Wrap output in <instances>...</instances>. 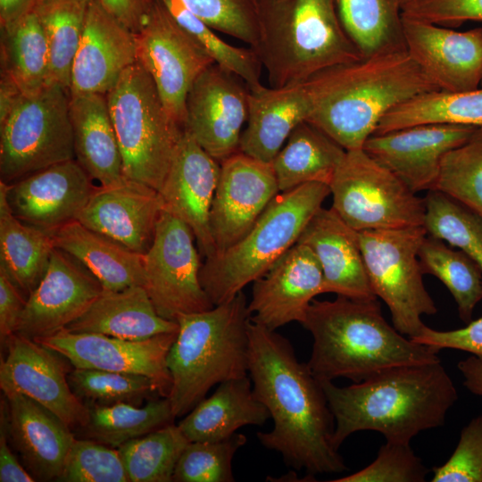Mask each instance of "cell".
<instances>
[{
  "label": "cell",
  "mask_w": 482,
  "mask_h": 482,
  "mask_svg": "<svg viewBox=\"0 0 482 482\" xmlns=\"http://www.w3.org/2000/svg\"><path fill=\"white\" fill-rule=\"evenodd\" d=\"M248 331L253 391L273 420L271 430L257 432L260 443L311 481L346 470L333 444L335 420L320 381L286 337L252 320Z\"/></svg>",
  "instance_id": "6da1fadb"
},
{
  "label": "cell",
  "mask_w": 482,
  "mask_h": 482,
  "mask_svg": "<svg viewBox=\"0 0 482 482\" xmlns=\"http://www.w3.org/2000/svg\"><path fill=\"white\" fill-rule=\"evenodd\" d=\"M320 383L334 416L337 449L362 430L379 432L387 442L410 444L420 432L443 426L458 400L441 360L392 367L344 387Z\"/></svg>",
  "instance_id": "7a4b0ae2"
},
{
  "label": "cell",
  "mask_w": 482,
  "mask_h": 482,
  "mask_svg": "<svg viewBox=\"0 0 482 482\" xmlns=\"http://www.w3.org/2000/svg\"><path fill=\"white\" fill-rule=\"evenodd\" d=\"M302 325L313 340L307 365L320 381L357 383L392 367L440 361L437 351L391 326L378 298L313 299Z\"/></svg>",
  "instance_id": "3957f363"
},
{
  "label": "cell",
  "mask_w": 482,
  "mask_h": 482,
  "mask_svg": "<svg viewBox=\"0 0 482 482\" xmlns=\"http://www.w3.org/2000/svg\"><path fill=\"white\" fill-rule=\"evenodd\" d=\"M324 76V94L306 121L346 151L362 149L392 109L437 90L405 47L326 69Z\"/></svg>",
  "instance_id": "277c9868"
},
{
  "label": "cell",
  "mask_w": 482,
  "mask_h": 482,
  "mask_svg": "<svg viewBox=\"0 0 482 482\" xmlns=\"http://www.w3.org/2000/svg\"><path fill=\"white\" fill-rule=\"evenodd\" d=\"M167 356L176 418L187 415L221 382L248 376L251 314L243 291L207 311L180 314Z\"/></svg>",
  "instance_id": "5b68a950"
},
{
  "label": "cell",
  "mask_w": 482,
  "mask_h": 482,
  "mask_svg": "<svg viewBox=\"0 0 482 482\" xmlns=\"http://www.w3.org/2000/svg\"><path fill=\"white\" fill-rule=\"evenodd\" d=\"M258 9L259 38L252 48L270 87L363 58L341 23L335 0H259Z\"/></svg>",
  "instance_id": "8992f818"
},
{
  "label": "cell",
  "mask_w": 482,
  "mask_h": 482,
  "mask_svg": "<svg viewBox=\"0 0 482 482\" xmlns=\"http://www.w3.org/2000/svg\"><path fill=\"white\" fill-rule=\"evenodd\" d=\"M329 195V186L319 182L279 192L240 240L206 257L199 278L213 305L231 300L246 285L263 276L297 243Z\"/></svg>",
  "instance_id": "52a82bcc"
},
{
  "label": "cell",
  "mask_w": 482,
  "mask_h": 482,
  "mask_svg": "<svg viewBox=\"0 0 482 482\" xmlns=\"http://www.w3.org/2000/svg\"><path fill=\"white\" fill-rule=\"evenodd\" d=\"M124 176L159 191L184 129L169 114L155 83L136 62L106 94Z\"/></svg>",
  "instance_id": "ba28073f"
},
{
  "label": "cell",
  "mask_w": 482,
  "mask_h": 482,
  "mask_svg": "<svg viewBox=\"0 0 482 482\" xmlns=\"http://www.w3.org/2000/svg\"><path fill=\"white\" fill-rule=\"evenodd\" d=\"M427 235L424 226L358 232L372 292L387 305L393 326L409 338L425 326L423 315L437 312L418 256Z\"/></svg>",
  "instance_id": "9c48e42d"
},
{
  "label": "cell",
  "mask_w": 482,
  "mask_h": 482,
  "mask_svg": "<svg viewBox=\"0 0 482 482\" xmlns=\"http://www.w3.org/2000/svg\"><path fill=\"white\" fill-rule=\"evenodd\" d=\"M74 159L70 94L58 85L18 99L0 123V177L12 184Z\"/></svg>",
  "instance_id": "30bf717a"
},
{
  "label": "cell",
  "mask_w": 482,
  "mask_h": 482,
  "mask_svg": "<svg viewBox=\"0 0 482 482\" xmlns=\"http://www.w3.org/2000/svg\"><path fill=\"white\" fill-rule=\"evenodd\" d=\"M329 188L331 208L357 232L424 225V199L362 148L346 151Z\"/></svg>",
  "instance_id": "8fae6325"
},
{
  "label": "cell",
  "mask_w": 482,
  "mask_h": 482,
  "mask_svg": "<svg viewBox=\"0 0 482 482\" xmlns=\"http://www.w3.org/2000/svg\"><path fill=\"white\" fill-rule=\"evenodd\" d=\"M195 241L192 229L163 209L154 241L144 254V287L164 319L176 320L180 314L214 306L200 282L202 264Z\"/></svg>",
  "instance_id": "7c38bea8"
},
{
  "label": "cell",
  "mask_w": 482,
  "mask_h": 482,
  "mask_svg": "<svg viewBox=\"0 0 482 482\" xmlns=\"http://www.w3.org/2000/svg\"><path fill=\"white\" fill-rule=\"evenodd\" d=\"M135 36L137 62L154 79L170 117L184 129L187 94L197 77L214 62L160 0H154L147 21Z\"/></svg>",
  "instance_id": "4fadbf2b"
},
{
  "label": "cell",
  "mask_w": 482,
  "mask_h": 482,
  "mask_svg": "<svg viewBox=\"0 0 482 482\" xmlns=\"http://www.w3.org/2000/svg\"><path fill=\"white\" fill-rule=\"evenodd\" d=\"M5 350L0 363L3 394L19 393L31 398L72 430L87 424L88 408L70 386L68 375L73 366L65 357L18 334L9 338Z\"/></svg>",
  "instance_id": "5bb4252c"
},
{
  "label": "cell",
  "mask_w": 482,
  "mask_h": 482,
  "mask_svg": "<svg viewBox=\"0 0 482 482\" xmlns=\"http://www.w3.org/2000/svg\"><path fill=\"white\" fill-rule=\"evenodd\" d=\"M249 93L241 78L212 63L187 94L184 129L220 162L239 151L249 115Z\"/></svg>",
  "instance_id": "9a60e30c"
},
{
  "label": "cell",
  "mask_w": 482,
  "mask_h": 482,
  "mask_svg": "<svg viewBox=\"0 0 482 482\" xmlns=\"http://www.w3.org/2000/svg\"><path fill=\"white\" fill-rule=\"evenodd\" d=\"M179 331V330H178ZM178 332L144 340H128L98 333L71 332L33 339L65 357L73 368L143 375L155 381L167 397L171 376L167 356Z\"/></svg>",
  "instance_id": "2e32d148"
},
{
  "label": "cell",
  "mask_w": 482,
  "mask_h": 482,
  "mask_svg": "<svg viewBox=\"0 0 482 482\" xmlns=\"http://www.w3.org/2000/svg\"><path fill=\"white\" fill-rule=\"evenodd\" d=\"M278 193L271 162L241 151L220 162V178L210 212L215 253L240 240Z\"/></svg>",
  "instance_id": "e0dca14e"
},
{
  "label": "cell",
  "mask_w": 482,
  "mask_h": 482,
  "mask_svg": "<svg viewBox=\"0 0 482 482\" xmlns=\"http://www.w3.org/2000/svg\"><path fill=\"white\" fill-rule=\"evenodd\" d=\"M478 127L426 123L371 135L362 149L418 193L433 190L443 157Z\"/></svg>",
  "instance_id": "ac0fdd59"
},
{
  "label": "cell",
  "mask_w": 482,
  "mask_h": 482,
  "mask_svg": "<svg viewBox=\"0 0 482 482\" xmlns=\"http://www.w3.org/2000/svg\"><path fill=\"white\" fill-rule=\"evenodd\" d=\"M404 46L437 90H473L482 82V28L457 31L402 15Z\"/></svg>",
  "instance_id": "d6986e66"
},
{
  "label": "cell",
  "mask_w": 482,
  "mask_h": 482,
  "mask_svg": "<svg viewBox=\"0 0 482 482\" xmlns=\"http://www.w3.org/2000/svg\"><path fill=\"white\" fill-rule=\"evenodd\" d=\"M103 290L82 264L55 247L43 278L27 298L15 334L31 339L54 335L80 317Z\"/></svg>",
  "instance_id": "ffe728a7"
},
{
  "label": "cell",
  "mask_w": 482,
  "mask_h": 482,
  "mask_svg": "<svg viewBox=\"0 0 482 482\" xmlns=\"http://www.w3.org/2000/svg\"><path fill=\"white\" fill-rule=\"evenodd\" d=\"M324 293L320 264L309 246L296 243L253 282L248 302L251 320L270 330L303 323L318 295Z\"/></svg>",
  "instance_id": "44dd1931"
},
{
  "label": "cell",
  "mask_w": 482,
  "mask_h": 482,
  "mask_svg": "<svg viewBox=\"0 0 482 482\" xmlns=\"http://www.w3.org/2000/svg\"><path fill=\"white\" fill-rule=\"evenodd\" d=\"M220 173V162L184 129L158 191L163 209L192 229L199 251L205 258L216 251L210 229V212Z\"/></svg>",
  "instance_id": "7402d4cb"
},
{
  "label": "cell",
  "mask_w": 482,
  "mask_h": 482,
  "mask_svg": "<svg viewBox=\"0 0 482 482\" xmlns=\"http://www.w3.org/2000/svg\"><path fill=\"white\" fill-rule=\"evenodd\" d=\"M93 182L72 159L9 184L7 198L19 220L52 233L77 220L96 188Z\"/></svg>",
  "instance_id": "603a6c76"
},
{
  "label": "cell",
  "mask_w": 482,
  "mask_h": 482,
  "mask_svg": "<svg viewBox=\"0 0 482 482\" xmlns=\"http://www.w3.org/2000/svg\"><path fill=\"white\" fill-rule=\"evenodd\" d=\"M163 202L157 190L125 178L97 186L77 220L127 248L145 254L150 248Z\"/></svg>",
  "instance_id": "cb8c5ba5"
},
{
  "label": "cell",
  "mask_w": 482,
  "mask_h": 482,
  "mask_svg": "<svg viewBox=\"0 0 482 482\" xmlns=\"http://www.w3.org/2000/svg\"><path fill=\"white\" fill-rule=\"evenodd\" d=\"M137 62L136 36L91 0L74 58L70 96L106 95L122 72Z\"/></svg>",
  "instance_id": "d4e9b609"
},
{
  "label": "cell",
  "mask_w": 482,
  "mask_h": 482,
  "mask_svg": "<svg viewBox=\"0 0 482 482\" xmlns=\"http://www.w3.org/2000/svg\"><path fill=\"white\" fill-rule=\"evenodd\" d=\"M9 440L36 480L58 481L75 440L72 429L31 398L4 394Z\"/></svg>",
  "instance_id": "484cf974"
},
{
  "label": "cell",
  "mask_w": 482,
  "mask_h": 482,
  "mask_svg": "<svg viewBox=\"0 0 482 482\" xmlns=\"http://www.w3.org/2000/svg\"><path fill=\"white\" fill-rule=\"evenodd\" d=\"M297 243L316 255L323 273L324 293L354 299L377 298L370 287L358 232L330 207H321L309 220Z\"/></svg>",
  "instance_id": "4316f807"
},
{
  "label": "cell",
  "mask_w": 482,
  "mask_h": 482,
  "mask_svg": "<svg viewBox=\"0 0 482 482\" xmlns=\"http://www.w3.org/2000/svg\"><path fill=\"white\" fill-rule=\"evenodd\" d=\"M74 159L93 181L108 187L126 177L106 95L70 96Z\"/></svg>",
  "instance_id": "83f0119b"
},
{
  "label": "cell",
  "mask_w": 482,
  "mask_h": 482,
  "mask_svg": "<svg viewBox=\"0 0 482 482\" xmlns=\"http://www.w3.org/2000/svg\"><path fill=\"white\" fill-rule=\"evenodd\" d=\"M65 329L144 340L178 332L179 323L160 316L144 286L137 285L119 291L104 289L90 307Z\"/></svg>",
  "instance_id": "f1b7e54d"
},
{
  "label": "cell",
  "mask_w": 482,
  "mask_h": 482,
  "mask_svg": "<svg viewBox=\"0 0 482 482\" xmlns=\"http://www.w3.org/2000/svg\"><path fill=\"white\" fill-rule=\"evenodd\" d=\"M54 246L82 264L104 290L144 286V254L90 229L77 220L52 232Z\"/></svg>",
  "instance_id": "f546056e"
},
{
  "label": "cell",
  "mask_w": 482,
  "mask_h": 482,
  "mask_svg": "<svg viewBox=\"0 0 482 482\" xmlns=\"http://www.w3.org/2000/svg\"><path fill=\"white\" fill-rule=\"evenodd\" d=\"M267 408L255 397L248 376L218 385L215 392L197 403L178 424L189 442L218 441L246 425H263Z\"/></svg>",
  "instance_id": "4dcf8cb0"
},
{
  "label": "cell",
  "mask_w": 482,
  "mask_h": 482,
  "mask_svg": "<svg viewBox=\"0 0 482 482\" xmlns=\"http://www.w3.org/2000/svg\"><path fill=\"white\" fill-rule=\"evenodd\" d=\"M8 187L0 180V271L28 298L43 278L55 246L52 233L12 213Z\"/></svg>",
  "instance_id": "1f68e13d"
},
{
  "label": "cell",
  "mask_w": 482,
  "mask_h": 482,
  "mask_svg": "<svg viewBox=\"0 0 482 482\" xmlns=\"http://www.w3.org/2000/svg\"><path fill=\"white\" fill-rule=\"evenodd\" d=\"M345 154L320 129L301 122L271 161L279 192L311 182L329 186Z\"/></svg>",
  "instance_id": "d6a6232c"
},
{
  "label": "cell",
  "mask_w": 482,
  "mask_h": 482,
  "mask_svg": "<svg viewBox=\"0 0 482 482\" xmlns=\"http://www.w3.org/2000/svg\"><path fill=\"white\" fill-rule=\"evenodd\" d=\"M91 0H38L34 12L44 30L49 52L46 86L58 85L70 94L71 71Z\"/></svg>",
  "instance_id": "836d02e7"
},
{
  "label": "cell",
  "mask_w": 482,
  "mask_h": 482,
  "mask_svg": "<svg viewBox=\"0 0 482 482\" xmlns=\"http://www.w3.org/2000/svg\"><path fill=\"white\" fill-rule=\"evenodd\" d=\"M1 28V69L13 79L23 96L46 86L49 52L42 26L33 12Z\"/></svg>",
  "instance_id": "e575fe53"
},
{
  "label": "cell",
  "mask_w": 482,
  "mask_h": 482,
  "mask_svg": "<svg viewBox=\"0 0 482 482\" xmlns=\"http://www.w3.org/2000/svg\"><path fill=\"white\" fill-rule=\"evenodd\" d=\"M426 123L482 127V87L462 92L433 90L419 95L388 112L374 134Z\"/></svg>",
  "instance_id": "d590c367"
},
{
  "label": "cell",
  "mask_w": 482,
  "mask_h": 482,
  "mask_svg": "<svg viewBox=\"0 0 482 482\" xmlns=\"http://www.w3.org/2000/svg\"><path fill=\"white\" fill-rule=\"evenodd\" d=\"M341 23L363 58L405 47L399 0H335Z\"/></svg>",
  "instance_id": "8d00e7d4"
},
{
  "label": "cell",
  "mask_w": 482,
  "mask_h": 482,
  "mask_svg": "<svg viewBox=\"0 0 482 482\" xmlns=\"http://www.w3.org/2000/svg\"><path fill=\"white\" fill-rule=\"evenodd\" d=\"M176 419L168 397H156L142 406L120 403L88 408V420L80 429L89 438L113 448L172 424Z\"/></svg>",
  "instance_id": "74e56055"
},
{
  "label": "cell",
  "mask_w": 482,
  "mask_h": 482,
  "mask_svg": "<svg viewBox=\"0 0 482 482\" xmlns=\"http://www.w3.org/2000/svg\"><path fill=\"white\" fill-rule=\"evenodd\" d=\"M423 273L437 278L452 294L461 320H472L473 311L482 299V270L461 250L427 235L418 253Z\"/></svg>",
  "instance_id": "f35d334b"
},
{
  "label": "cell",
  "mask_w": 482,
  "mask_h": 482,
  "mask_svg": "<svg viewBox=\"0 0 482 482\" xmlns=\"http://www.w3.org/2000/svg\"><path fill=\"white\" fill-rule=\"evenodd\" d=\"M189 441L174 423L129 440L118 451L129 482H170Z\"/></svg>",
  "instance_id": "ab89813d"
},
{
  "label": "cell",
  "mask_w": 482,
  "mask_h": 482,
  "mask_svg": "<svg viewBox=\"0 0 482 482\" xmlns=\"http://www.w3.org/2000/svg\"><path fill=\"white\" fill-rule=\"evenodd\" d=\"M68 381L87 408L120 403L140 406L145 400L162 396L155 381L137 374L73 368Z\"/></svg>",
  "instance_id": "60d3db41"
},
{
  "label": "cell",
  "mask_w": 482,
  "mask_h": 482,
  "mask_svg": "<svg viewBox=\"0 0 482 482\" xmlns=\"http://www.w3.org/2000/svg\"><path fill=\"white\" fill-rule=\"evenodd\" d=\"M424 204L428 235L459 248L482 270V218L436 190L428 191Z\"/></svg>",
  "instance_id": "b9f144b4"
},
{
  "label": "cell",
  "mask_w": 482,
  "mask_h": 482,
  "mask_svg": "<svg viewBox=\"0 0 482 482\" xmlns=\"http://www.w3.org/2000/svg\"><path fill=\"white\" fill-rule=\"evenodd\" d=\"M178 24L212 59L214 63L241 78L250 89L261 85L262 65L252 47L234 46L189 12L179 0H160Z\"/></svg>",
  "instance_id": "7bdbcfd3"
},
{
  "label": "cell",
  "mask_w": 482,
  "mask_h": 482,
  "mask_svg": "<svg viewBox=\"0 0 482 482\" xmlns=\"http://www.w3.org/2000/svg\"><path fill=\"white\" fill-rule=\"evenodd\" d=\"M482 218V127L445 154L434 189Z\"/></svg>",
  "instance_id": "ee69618b"
},
{
  "label": "cell",
  "mask_w": 482,
  "mask_h": 482,
  "mask_svg": "<svg viewBox=\"0 0 482 482\" xmlns=\"http://www.w3.org/2000/svg\"><path fill=\"white\" fill-rule=\"evenodd\" d=\"M246 440L237 432L222 440L189 442L176 464L172 481H235L232 461Z\"/></svg>",
  "instance_id": "f6af8a7d"
},
{
  "label": "cell",
  "mask_w": 482,
  "mask_h": 482,
  "mask_svg": "<svg viewBox=\"0 0 482 482\" xmlns=\"http://www.w3.org/2000/svg\"><path fill=\"white\" fill-rule=\"evenodd\" d=\"M58 481L129 482V479L117 448L82 437L73 441Z\"/></svg>",
  "instance_id": "bcb514c9"
},
{
  "label": "cell",
  "mask_w": 482,
  "mask_h": 482,
  "mask_svg": "<svg viewBox=\"0 0 482 482\" xmlns=\"http://www.w3.org/2000/svg\"><path fill=\"white\" fill-rule=\"evenodd\" d=\"M216 31L253 47L259 38V0H179Z\"/></svg>",
  "instance_id": "7dc6e473"
},
{
  "label": "cell",
  "mask_w": 482,
  "mask_h": 482,
  "mask_svg": "<svg viewBox=\"0 0 482 482\" xmlns=\"http://www.w3.org/2000/svg\"><path fill=\"white\" fill-rule=\"evenodd\" d=\"M428 470L410 444L387 442L364 469L332 482H423Z\"/></svg>",
  "instance_id": "c3c4849f"
},
{
  "label": "cell",
  "mask_w": 482,
  "mask_h": 482,
  "mask_svg": "<svg viewBox=\"0 0 482 482\" xmlns=\"http://www.w3.org/2000/svg\"><path fill=\"white\" fill-rule=\"evenodd\" d=\"M432 472V482H482V415L461 429L451 457Z\"/></svg>",
  "instance_id": "681fc988"
},
{
  "label": "cell",
  "mask_w": 482,
  "mask_h": 482,
  "mask_svg": "<svg viewBox=\"0 0 482 482\" xmlns=\"http://www.w3.org/2000/svg\"><path fill=\"white\" fill-rule=\"evenodd\" d=\"M402 15L436 25L482 21V0H407Z\"/></svg>",
  "instance_id": "f907efd6"
},
{
  "label": "cell",
  "mask_w": 482,
  "mask_h": 482,
  "mask_svg": "<svg viewBox=\"0 0 482 482\" xmlns=\"http://www.w3.org/2000/svg\"><path fill=\"white\" fill-rule=\"evenodd\" d=\"M410 339L437 352L454 349L482 358V318L453 330H436L425 325L418 335Z\"/></svg>",
  "instance_id": "816d5d0a"
},
{
  "label": "cell",
  "mask_w": 482,
  "mask_h": 482,
  "mask_svg": "<svg viewBox=\"0 0 482 482\" xmlns=\"http://www.w3.org/2000/svg\"><path fill=\"white\" fill-rule=\"evenodd\" d=\"M27 298L17 287L0 271V341L5 348L9 338L15 334Z\"/></svg>",
  "instance_id": "f5cc1de1"
},
{
  "label": "cell",
  "mask_w": 482,
  "mask_h": 482,
  "mask_svg": "<svg viewBox=\"0 0 482 482\" xmlns=\"http://www.w3.org/2000/svg\"><path fill=\"white\" fill-rule=\"evenodd\" d=\"M0 413V481L33 482L34 477L24 469L11 450L8 435L7 409L5 398L1 401Z\"/></svg>",
  "instance_id": "db71d44e"
},
{
  "label": "cell",
  "mask_w": 482,
  "mask_h": 482,
  "mask_svg": "<svg viewBox=\"0 0 482 482\" xmlns=\"http://www.w3.org/2000/svg\"><path fill=\"white\" fill-rule=\"evenodd\" d=\"M118 21L137 34L152 11L154 0H98Z\"/></svg>",
  "instance_id": "11a10c76"
},
{
  "label": "cell",
  "mask_w": 482,
  "mask_h": 482,
  "mask_svg": "<svg viewBox=\"0 0 482 482\" xmlns=\"http://www.w3.org/2000/svg\"><path fill=\"white\" fill-rule=\"evenodd\" d=\"M457 368L461 373L463 385L472 394L482 396V358L471 355L458 362Z\"/></svg>",
  "instance_id": "9f6ffc18"
},
{
  "label": "cell",
  "mask_w": 482,
  "mask_h": 482,
  "mask_svg": "<svg viewBox=\"0 0 482 482\" xmlns=\"http://www.w3.org/2000/svg\"><path fill=\"white\" fill-rule=\"evenodd\" d=\"M22 93L13 79L1 69L0 79V123H2L12 110Z\"/></svg>",
  "instance_id": "6f0895ef"
},
{
  "label": "cell",
  "mask_w": 482,
  "mask_h": 482,
  "mask_svg": "<svg viewBox=\"0 0 482 482\" xmlns=\"http://www.w3.org/2000/svg\"><path fill=\"white\" fill-rule=\"evenodd\" d=\"M38 0H0V27L10 25L33 12Z\"/></svg>",
  "instance_id": "680465c9"
},
{
  "label": "cell",
  "mask_w": 482,
  "mask_h": 482,
  "mask_svg": "<svg viewBox=\"0 0 482 482\" xmlns=\"http://www.w3.org/2000/svg\"><path fill=\"white\" fill-rule=\"evenodd\" d=\"M399 1H400L401 5H402V4H403L404 2H406L407 0H399Z\"/></svg>",
  "instance_id": "91938a15"
},
{
  "label": "cell",
  "mask_w": 482,
  "mask_h": 482,
  "mask_svg": "<svg viewBox=\"0 0 482 482\" xmlns=\"http://www.w3.org/2000/svg\"><path fill=\"white\" fill-rule=\"evenodd\" d=\"M480 87H482V82H481V86H480Z\"/></svg>",
  "instance_id": "94428289"
}]
</instances>
